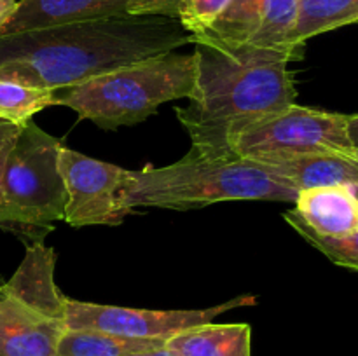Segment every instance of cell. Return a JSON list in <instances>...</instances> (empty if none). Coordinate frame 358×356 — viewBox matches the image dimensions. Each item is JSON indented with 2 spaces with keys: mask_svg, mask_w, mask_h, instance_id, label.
Returning <instances> with one entry per match:
<instances>
[{
  "mask_svg": "<svg viewBox=\"0 0 358 356\" xmlns=\"http://www.w3.org/2000/svg\"><path fill=\"white\" fill-rule=\"evenodd\" d=\"M55 105V89L0 79V119L24 126L35 114Z\"/></svg>",
  "mask_w": 358,
  "mask_h": 356,
  "instance_id": "ac0fdd59",
  "label": "cell"
},
{
  "mask_svg": "<svg viewBox=\"0 0 358 356\" xmlns=\"http://www.w3.org/2000/svg\"><path fill=\"white\" fill-rule=\"evenodd\" d=\"M283 218L287 220L290 227H294V230L304 241H308L311 246L317 248L320 253H324L332 264L358 271V230L345 237H322L318 234L311 232L310 229H306L303 223L292 218L289 213H283Z\"/></svg>",
  "mask_w": 358,
  "mask_h": 356,
  "instance_id": "d6986e66",
  "label": "cell"
},
{
  "mask_svg": "<svg viewBox=\"0 0 358 356\" xmlns=\"http://www.w3.org/2000/svg\"><path fill=\"white\" fill-rule=\"evenodd\" d=\"M297 0H231L226 13L191 44L219 49H275L303 58L296 42Z\"/></svg>",
  "mask_w": 358,
  "mask_h": 356,
  "instance_id": "9c48e42d",
  "label": "cell"
},
{
  "mask_svg": "<svg viewBox=\"0 0 358 356\" xmlns=\"http://www.w3.org/2000/svg\"><path fill=\"white\" fill-rule=\"evenodd\" d=\"M257 302L254 295H240L233 300L206 309H133V307L105 306V304L66 300L65 323L70 330H94L128 339H161L191 327L210 323L219 314Z\"/></svg>",
  "mask_w": 358,
  "mask_h": 356,
  "instance_id": "ba28073f",
  "label": "cell"
},
{
  "mask_svg": "<svg viewBox=\"0 0 358 356\" xmlns=\"http://www.w3.org/2000/svg\"><path fill=\"white\" fill-rule=\"evenodd\" d=\"M55 267V248L45 246L44 241L27 244V253L16 272L6 281V288L30 309L52 320L65 321L69 297L63 295L56 285Z\"/></svg>",
  "mask_w": 358,
  "mask_h": 356,
  "instance_id": "8fae6325",
  "label": "cell"
},
{
  "mask_svg": "<svg viewBox=\"0 0 358 356\" xmlns=\"http://www.w3.org/2000/svg\"><path fill=\"white\" fill-rule=\"evenodd\" d=\"M62 142L28 121L21 128L0 181V229L23 243L44 241L65 216L66 192L59 171Z\"/></svg>",
  "mask_w": 358,
  "mask_h": 356,
  "instance_id": "5b68a950",
  "label": "cell"
},
{
  "mask_svg": "<svg viewBox=\"0 0 358 356\" xmlns=\"http://www.w3.org/2000/svg\"><path fill=\"white\" fill-rule=\"evenodd\" d=\"M194 45V87L177 119L196 152L233 157L229 145L238 133L296 103L289 63L297 58L275 49Z\"/></svg>",
  "mask_w": 358,
  "mask_h": 356,
  "instance_id": "7a4b0ae2",
  "label": "cell"
},
{
  "mask_svg": "<svg viewBox=\"0 0 358 356\" xmlns=\"http://www.w3.org/2000/svg\"><path fill=\"white\" fill-rule=\"evenodd\" d=\"M66 323L52 320L14 299L0 297V356H55Z\"/></svg>",
  "mask_w": 358,
  "mask_h": 356,
  "instance_id": "30bf717a",
  "label": "cell"
},
{
  "mask_svg": "<svg viewBox=\"0 0 358 356\" xmlns=\"http://www.w3.org/2000/svg\"><path fill=\"white\" fill-rule=\"evenodd\" d=\"M297 192L317 187L358 184V157L350 154L318 152L259 163Z\"/></svg>",
  "mask_w": 358,
  "mask_h": 356,
  "instance_id": "5bb4252c",
  "label": "cell"
},
{
  "mask_svg": "<svg viewBox=\"0 0 358 356\" xmlns=\"http://www.w3.org/2000/svg\"><path fill=\"white\" fill-rule=\"evenodd\" d=\"M231 0H180L177 20L191 35L208 30L229 7Z\"/></svg>",
  "mask_w": 358,
  "mask_h": 356,
  "instance_id": "ffe728a7",
  "label": "cell"
},
{
  "mask_svg": "<svg viewBox=\"0 0 358 356\" xmlns=\"http://www.w3.org/2000/svg\"><path fill=\"white\" fill-rule=\"evenodd\" d=\"M194 79V52L171 51L55 89V105L103 129H117L145 121L166 101L189 98Z\"/></svg>",
  "mask_w": 358,
  "mask_h": 356,
  "instance_id": "277c9868",
  "label": "cell"
},
{
  "mask_svg": "<svg viewBox=\"0 0 358 356\" xmlns=\"http://www.w3.org/2000/svg\"><path fill=\"white\" fill-rule=\"evenodd\" d=\"M3 290H6V281H3V279L0 278V297H2Z\"/></svg>",
  "mask_w": 358,
  "mask_h": 356,
  "instance_id": "484cf974",
  "label": "cell"
},
{
  "mask_svg": "<svg viewBox=\"0 0 358 356\" xmlns=\"http://www.w3.org/2000/svg\"><path fill=\"white\" fill-rule=\"evenodd\" d=\"M297 194L255 161L212 157L194 149L177 163L128 170L126 177V202L131 209H194L222 201L296 202Z\"/></svg>",
  "mask_w": 358,
  "mask_h": 356,
  "instance_id": "3957f363",
  "label": "cell"
},
{
  "mask_svg": "<svg viewBox=\"0 0 358 356\" xmlns=\"http://www.w3.org/2000/svg\"><path fill=\"white\" fill-rule=\"evenodd\" d=\"M161 339H128L94 330H70L59 339L55 356H124L161 348Z\"/></svg>",
  "mask_w": 358,
  "mask_h": 356,
  "instance_id": "2e32d148",
  "label": "cell"
},
{
  "mask_svg": "<svg viewBox=\"0 0 358 356\" xmlns=\"http://www.w3.org/2000/svg\"><path fill=\"white\" fill-rule=\"evenodd\" d=\"M355 156H357V157H358V150H355Z\"/></svg>",
  "mask_w": 358,
  "mask_h": 356,
  "instance_id": "83f0119b",
  "label": "cell"
},
{
  "mask_svg": "<svg viewBox=\"0 0 358 356\" xmlns=\"http://www.w3.org/2000/svg\"><path fill=\"white\" fill-rule=\"evenodd\" d=\"M348 129H350V138H352L353 145H355V149L358 150V114L350 115Z\"/></svg>",
  "mask_w": 358,
  "mask_h": 356,
  "instance_id": "d4e9b609",
  "label": "cell"
},
{
  "mask_svg": "<svg viewBox=\"0 0 358 356\" xmlns=\"http://www.w3.org/2000/svg\"><path fill=\"white\" fill-rule=\"evenodd\" d=\"M348 119L350 115L294 103L238 133L231 140V156L255 163L318 152L355 156Z\"/></svg>",
  "mask_w": 358,
  "mask_h": 356,
  "instance_id": "8992f818",
  "label": "cell"
},
{
  "mask_svg": "<svg viewBox=\"0 0 358 356\" xmlns=\"http://www.w3.org/2000/svg\"><path fill=\"white\" fill-rule=\"evenodd\" d=\"M124 356H177V355L171 353L166 346H161V348L147 349V351H140V353H129V355H124Z\"/></svg>",
  "mask_w": 358,
  "mask_h": 356,
  "instance_id": "cb8c5ba5",
  "label": "cell"
},
{
  "mask_svg": "<svg viewBox=\"0 0 358 356\" xmlns=\"http://www.w3.org/2000/svg\"><path fill=\"white\" fill-rule=\"evenodd\" d=\"M192 35L177 17L122 14L0 37V79L44 89L76 86L177 51Z\"/></svg>",
  "mask_w": 358,
  "mask_h": 356,
  "instance_id": "6da1fadb",
  "label": "cell"
},
{
  "mask_svg": "<svg viewBox=\"0 0 358 356\" xmlns=\"http://www.w3.org/2000/svg\"><path fill=\"white\" fill-rule=\"evenodd\" d=\"M164 346L177 356H252V328L210 321L171 335Z\"/></svg>",
  "mask_w": 358,
  "mask_h": 356,
  "instance_id": "9a60e30c",
  "label": "cell"
},
{
  "mask_svg": "<svg viewBox=\"0 0 358 356\" xmlns=\"http://www.w3.org/2000/svg\"><path fill=\"white\" fill-rule=\"evenodd\" d=\"M23 126L13 124L0 119V181H2L3 168H6V161L9 157L10 149H13L14 142H16L17 135H20Z\"/></svg>",
  "mask_w": 358,
  "mask_h": 356,
  "instance_id": "7402d4cb",
  "label": "cell"
},
{
  "mask_svg": "<svg viewBox=\"0 0 358 356\" xmlns=\"http://www.w3.org/2000/svg\"><path fill=\"white\" fill-rule=\"evenodd\" d=\"M59 171L66 202L63 222L72 227L119 225L133 212L126 202L128 170L62 147Z\"/></svg>",
  "mask_w": 358,
  "mask_h": 356,
  "instance_id": "52a82bcc",
  "label": "cell"
},
{
  "mask_svg": "<svg viewBox=\"0 0 358 356\" xmlns=\"http://www.w3.org/2000/svg\"><path fill=\"white\" fill-rule=\"evenodd\" d=\"M17 7V0H0V28L9 21Z\"/></svg>",
  "mask_w": 358,
  "mask_h": 356,
  "instance_id": "603a6c76",
  "label": "cell"
},
{
  "mask_svg": "<svg viewBox=\"0 0 358 356\" xmlns=\"http://www.w3.org/2000/svg\"><path fill=\"white\" fill-rule=\"evenodd\" d=\"M180 0H133L128 14H145V16L177 17Z\"/></svg>",
  "mask_w": 358,
  "mask_h": 356,
  "instance_id": "44dd1931",
  "label": "cell"
},
{
  "mask_svg": "<svg viewBox=\"0 0 358 356\" xmlns=\"http://www.w3.org/2000/svg\"><path fill=\"white\" fill-rule=\"evenodd\" d=\"M358 21V0H297L296 42L306 40Z\"/></svg>",
  "mask_w": 358,
  "mask_h": 356,
  "instance_id": "e0dca14e",
  "label": "cell"
},
{
  "mask_svg": "<svg viewBox=\"0 0 358 356\" xmlns=\"http://www.w3.org/2000/svg\"><path fill=\"white\" fill-rule=\"evenodd\" d=\"M350 187H352L353 194H355V198L358 199V184H355V185H350Z\"/></svg>",
  "mask_w": 358,
  "mask_h": 356,
  "instance_id": "4316f807",
  "label": "cell"
},
{
  "mask_svg": "<svg viewBox=\"0 0 358 356\" xmlns=\"http://www.w3.org/2000/svg\"><path fill=\"white\" fill-rule=\"evenodd\" d=\"M133 0H17V7L6 24L2 35L41 30L77 21L128 14Z\"/></svg>",
  "mask_w": 358,
  "mask_h": 356,
  "instance_id": "7c38bea8",
  "label": "cell"
},
{
  "mask_svg": "<svg viewBox=\"0 0 358 356\" xmlns=\"http://www.w3.org/2000/svg\"><path fill=\"white\" fill-rule=\"evenodd\" d=\"M292 218L322 237H345L358 230V199L350 185L306 188L297 194Z\"/></svg>",
  "mask_w": 358,
  "mask_h": 356,
  "instance_id": "4fadbf2b",
  "label": "cell"
}]
</instances>
